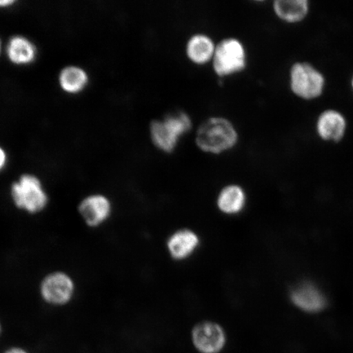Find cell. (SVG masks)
<instances>
[{"label":"cell","mask_w":353,"mask_h":353,"mask_svg":"<svg viewBox=\"0 0 353 353\" xmlns=\"http://www.w3.org/2000/svg\"><path fill=\"white\" fill-rule=\"evenodd\" d=\"M240 139L239 130L230 119L211 116L198 125L195 144L203 153L220 156L235 149Z\"/></svg>","instance_id":"cell-1"},{"label":"cell","mask_w":353,"mask_h":353,"mask_svg":"<svg viewBox=\"0 0 353 353\" xmlns=\"http://www.w3.org/2000/svg\"><path fill=\"white\" fill-rule=\"evenodd\" d=\"M13 208L20 213L38 217L50 209L51 197L43 181L32 173L21 174L8 190Z\"/></svg>","instance_id":"cell-2"},{"label":"cell","mask_w":353,"mask_h":353,"mask_svg":"<svg viewBox=\"0 0 353 353\" xmlns=\"http://www.w3.org/2000/svg\"><path fill=\"white\" fill-rule=\"evenodd\" d=\"M193 121L186 110H176L150 123V138L154 148L165 154H174L181 140L193 129Z\"/></svg>","instance_id":"cell-3"},{"label":"cell","mask_w":353,"mask_h":353,"mask_svg":"<svg viewBox=\"0 0 353 353\" xmlns=\"http://www.w3.org/2000/svg\"><path fill=\"white\" fill-rule=\"evenodd\" d=\"M78 293L77 278L65 269H52L44 273L38 281V297L48 307H68L77 299Z\"/></svg>","instance_id":"cell-4"},{"label":"cell","mask_w":353,"mask_h":353,"mask_svg":"<svg viewBox=\"0 0 353 353\" xmlns=\"http://www.w3.org/2000/svg\"><path fill=\"white\" fill-rule=\"evenodd\" d=\"M248 64V51L239 38L225 37L216 44L211 66L219 79H225L244 72Z\"/></svg>","instance_id":"cell-5"},{"label":"cell","mask_w":353,"mask_h":353,"mask_svg":"<svg viewBox=\"0 0 353 353\" xmlns=\"http://www.w3.org/2000/svg\"><path fill=\"white\" fill-rule=\"evenodd\" d=\"M289 87L299 99L316 100L324 94L326 79L314 65L306 61H297L289 70Z\"/></svg>","instance_id":"cell-6"},{"label":"cell","mask_w":353,"mask_h":353,"mask_svg":"<svg viewBox=\"0 0 353 353\" xmlns=\"http://www.w3.org/2000/svg\"><path fill=\"white\" fill-rule=\"evenodd\" d=\"M79 219L90 230H99L112 219L114 204L103 192H91L79 199L77 205Z\"/></svg>","instance_id":"cell-7"},{"label":"cell","mask_w":353,"mask_h":353,"mask_svg":"<svg viewBox=\"0 0 353 353\" xmlns=\"http://www.w3.org/2000/svg\"><path fill=\"white\" fill-rule=\"evenodd\" d=\"M290 299L295 307L309 314H316L327 306V299L315 284L302 281L290 290Z\"/></svg>","instance_id":"cell-8"},{"label":"cell","mask_w":353,"mask_h":353,"mask_svg":"<svg viewBox=\"0 0 353 353\" xmlns=\"http://www.w3.org/2000/svg\"><path fill=\"white\" fill-rule=\"evenodd\" d=\"M315 130L317 136L324 142L341 143L347 134V118L341 110L325 109L317 117Z\"/></svg>","instance_id":"cell-9"},{"label":"cell","mask_w":353,"mask_h":353,"mask_svg":"<svg viewBox=\"0 0 353 353\" xmlns=\"http://www.w3.org/2000/svg\"><path fill=\"white\" fill-rule=\"evenodd\" d=\"M192 341L203 353H217L224 346L226 335L219 325L213 321L198 324L192 331Z\"/></svg>","instance_id":"cell-10"},{"label":"cell","mask_w":353,"mask_h":353,"mask_svg":"<svg viewBox=\"0 0 353 353\" xmlns=\"http://www.w3.org/2000/svg\"><path fill=\"white\" fill-rule=\"evenodd\" d=\"M216 43L209 34L196 32L188 38L184 52L190 63L196 66L210 64L214 55Z\"/></svg>","instance_id":"cell-11"},{"label":"cell","mask_w":353,"mask_h":353,"mask_svg":"<svg viewBox=\"0 0 353 353\" xmlns=\"http://www.w3.org/2000/svg\"><path fill=\"white\" fill-rule=\"evenodd\" d=\"M200 237L196 232L188 228L179 229L168 238L167 250L172 259L183 261L196 253L200 246Z\"/></svg>","instance_id":"cell-12"},{"label":"cell","mask_w":353,"mask_h":353,"mask_svg":"<svg viewBox=\"0 0 353 353\" xmlns=\"http://www.w3.org/2000/svg\"><path fill=\"white\" fill-rule=\"evenodd\" d=\"M216 203L218 209L225 215L240 214L247 203L245 190L239 184H228L220 190Z\"/></svg>","instance_id":"cell-13"},{"label":"cell","mask_w":353,"mask_h":353,"mask_svg":"<svg viewBox=\"0 0 353 353\" xmlns=\"http://www.w3.org/2000/svg\"><path fill=\"white\" fill-rule=\"evenodd\" d=\"M272 11L278 19L287 24H297L307 19L310 12L308 0H275Z\"/></svg>","instance_id":"cell-14"},{"label":"cell","mask_w":353,"mask_h":353,"mask_svg":"<svg viewBox=\"0 0 353 353\" xmlns=\"http://www.w3.org/2000/svg\"><path fill=\"white\" fill-rule=\"evenodd\" d=\"M6 54L13 64L28 65L37 59V48L28 37L13 35L7 43Z\"/></svg>","instance_id":"cell-15"},{"label":"cell","mask_w":353,"mask_h":353,"mask_svg":"<svg viewBox=\"0 0 353 353\" xmlns=\"http://www.w3.org/2000/svg\"><path fill=\"white\" fill-rule=\"evenodd\" d=\"M86 70L78 65H68L61 70L59 85L68 94H78L85 90L88 83Z\"/></svg>","instance_id":"cell-16"},{"label":"cell","mask_w":353,"mask_h":353,"mask_svg":"<svg viewBox=\"0 0 353 353\" xmlns=\"http://www.w3.org/2000/svg\"><path fill=\"white\" fill-rule=\"evenodd\" d=\"M0 353H33L28 347L21 344H11L3 348Z\"/></svg>","instance_id":"cell-17"},{"label":"cell","mask_w":353,"mask_h":353,"mask_svg":"<svg viewBox=\"0 0 353 353\" xmlns=\"http://www.w3.org/2000/svg\"><path fill=\"white\" fill-rule=\"evenodd\" d=\"M8 163L7 152L0 145V173L6 169Z\"/></svg>","instance_id":"cell-18"},{"label":"cell","mask_w":353,"mask_h":353,"mask_svg":"<svg viewBox=\"0 0 353 353\" xmlns=\"http://www.w3.org/2000/svg\"><path fill=\"white\" fill-rule=\"evenodd\" d=\"M14 3V0H0V8L10 6Z\"/></svg>","instance_id":"cell-19"},{"label":"cell","mask_w":353,"mask_h":353,"mask_svg":"<svg viewBox=\"0 0 353 353\" xmlns=\"http://www.w3.org/2000/svg\"><path fill=\"white\" fill-rule=\"evenodd\" d=\"M3 332H4V325H3L2 319H0V339L2 338Z\"/></svg>","instance_id":"cell-20"},{"label":"cell","mask_w":353,"mask_h":353,"mask_svg":"<svg viewBox=\"0 0 353 353\" xmlns=\"http://www.w3.org/2000/svg\"><path fill=\"white\" fill-rule=\"evenodd\" d=\"M351 88H352V90L353 92V74H352V77L351 78Z\"/></svg>","instance_id":"cell-21"},{"label":"cell","mask_w":353,"mask_h":353,"mask_svg":"<svg viewBox=\"0 0 353 353\" xmlns=\"http://www.w3.org/2000/svg\"><path fill=\"white\" fill-rule=\"evenodd\" d=\"M1 50H2V42H1V39H0V54H1Z\"/></svg>","instance_id":"cell-22"}]
</instances>
